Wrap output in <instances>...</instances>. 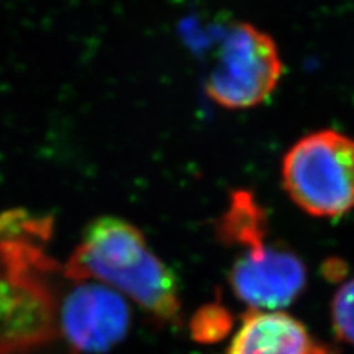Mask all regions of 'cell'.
<instances>
[{
  "label": "cell",
  "instance_id": "cell-1",
  "mask_svg": "<svg viewBox=\"0 0 354 354\" xmlns=\"http://www.w3.org/2000/svg\"><path fill=\"white\" fill-rule=\"evenodd\" d=\"M52 226L22 208L0 213V354H73L62 330L73 279L46 251Z\"/></svg>",
  "mask_w": 354,
  "mask_h": 354
},
{
  "label": "cell",
  "instance_id": "cell-2",
  "mask_svg": "<svg viewBox=\"0 0 354 354\" xmlns=\"http://www.w3.org/2000/svg\"><path fill=\"white\" fill-rule=\"evenodd\" d=\"M64 270L73 281L97 282L131 298L157 322H182L174 272L151 250L142 232L124 218L102 216L92 220Z\"/></svg>",
  "mask_w": 354,
  "mask_h": 354
},
{
  "label": "cell",
  "instance_id": "cell-3",
  "mask_svg": "<svg viewBox=\"0 0 354 354\" xmlns=\"http://www.w3.org/2000/svg\"><path fill=\"white\" fill-rule=\"evenodd\" d=\"M282 185L304 213L341 217L354 209V139L325 129L298 139L282 160Z\"/></svg>",
  "mask_w": 354,
  "mask_h": 354
},
{
  "label": "cell",
  "instance_id": "cell-4",
  "mask_svg": "<svg viewBox=\"0 0 354 354\" xmlns=\"http://www.w3.org/2000/svg\"><path fill=\"white\" fill-rule=\"evenodd\" d=\"M283 62L273 37L248 22L227 28L205 79V93L225 109H250L276 91Z\"/></svg>",
  "mask_w": 354,
  "mask_h": 354
},
{
  "label": "cell",
  "instance_id": "cell-5",
  "mask_svg": "<svg viewBox=\"0 0 354 354\" xmlns=\"http://www.w3.org/2000/svg\"><path fill=\"white\" fill-rule=\"evenodd\" d=\"M227 281L232 291L251 310L276 312L295 301L307 283V269L297 254L278 243L266 242V235L239 247Z\"/></svg>",
  "mask_w": 354,
  "mask_h": 354
},
{
  "label": "cell",
  "instance_id": "cell-6",
  "mask_svg": "<svg viewBox=\"0 0 354 354\" xmlns=\"http://www.w3.org/2000/svg\"><path fill=\"white\" fill-rule=\"evenodd\" d=\"M130 326L124 298L91 281H73L62 310V330L73 354H104L123 341Z\"/></svg>",
  "mask_w": 354,
  "mask_h": 354
},
{
  "label": "cell",
  "instance_id": "cell-7",
  "mask_svg": "<svg viewBox=\"0 0 354 354\" xmlns=\"http://www.w3.org/2000/svg\"><path fill=\"white\" fill-rule=\"evenodd\" d=\"M227 354H330L295 317L250 310L232 338Z\"/></svg>",
  "mask_w": 354,
  "mask_h": 354
},
{
  "label": "cell",
  "instance_id": "cell-8",
  "mask_svg": "<svg viewBox=\"0 0 354 354\" xmlns=\"http://www.w3.org/2000/svg\"><path fill=\"white\" fill-rule=\"evenodd\" d=\"M232 328V316L220 304H209L199 308L191 320V330L195 339L216 342L223 338Z\"/></svg>",
  "mask_w": 354,
  "mask_h": 354
},
{
  "label": "cell",
  "instance_id": "cell-9",
  "mask_svg": "<svg viewBox=\"0 0 354 354\" xmlns=\"http://www.w3.org/2000/svg\"><path fill=\"white\" fill-rule=\"evenodd\" d=\"M330 319L335 335L354 346V278L335 292L330 304Z\"/></svg>",
  "mask_w": 354,
  "mask_h": 354
}]
</instances>
